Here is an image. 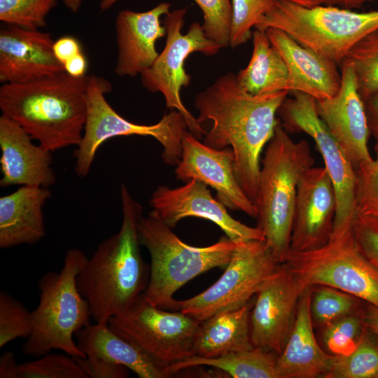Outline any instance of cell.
<instances>
[{"instance_id":"cell-1","label":"cell","mask_w":378,"mask_h":378,"mask_svg":"<svg viewBox=\"0 0 378 378\" xmlns=\"http://www.w3.org/2000/svg\"><path fill=\"white\" fill-rule=\"evenodd\" d=\"M283 90L260 95L246 92L237 74L227 73L197 93V121L213 122L204 144L216 149L230 147L237 180L247 197L256 200L260 155L279 123L276 115L287 97Z\"/></svg>"},{"instance_id":"cell-2","label":"cell","mask_w":378,"mask_h":378,"mask_svg":"<svg viewBox=\"0 0 378 378\" xmlns=\"http://www.w3.org/2000/svg\"><path fill=\"white\" fill-rule=\"evenodd\" d=\"M122 221L119 231L100 243L77 277L78 288L97 323L126 310L142 295L150 272L140 252L138 223L143 208L120 186Z\"/></svg>"},{"instance_id":"cell-3","label":"cell","mask_w":378,"mask_h":378,"mask_svg":"<svg viewBox=\"0 0 378 378\" xmlns=\"http://www.w3.org/2000/svg\"><path fill=\"white\" fill-rule=\"evenodd\" d=\"M88 79L64 71L27 83H4L1 115L52 152L78 146L87 117Z\"/></svg>"},{"instance_id":"cell-4","label":"cell","mask_w":378,"mask_h":378,"mask_svg":"<svg viewBox=\"0 0 378 378\" xmlns=\"http://www.w3.org/2000/svg\"><path fill=\"white\" fill-rule=\"evenodd\" d=\"M314 164L307 141H294L279 122L261 160L255 206L256 227L281 263L290 251L298 185Z\"/></svg>"},{"instance_id":"cell-5","label":"cell","mask_w":378,"mask_h":378,"mask_svg":"<svg viewBox=\"0 0 378 378\" xmlns=\"http://www.w3.org/2000/svg\"><path fill=\"white\" fill-rule=\"evenodd\" d=\"M87 260L80 249L68 250L60 272H47L39 279V302L31 312L32 329L22 344L24 354L38 358L60 350L72 357H85L74 337L91 324L89 304L77 285Z\"/></svg>"},{"instance_id":"cell-6","label":"cell","mask_w":378,"mask_h":378,"mask_svg":"<svg viewBox=\"0 0 378 378\" xmlns=\"http://www.w3.org/2000/svg\"><path fill=\"white\" fill-rule=\"evenodd\" d=\"M138 234L151 259L144 295L153 305L167 310H171L174 295L181 286L209 270L225 267L236 247V242L227 236L207 246L188 245L153 209L139 219Z\"/></svg>"},{"instance_id":"cell-7","label":"cell","mask_w":378,"mask_h":378,"mask_svg":"<svg viewBox=\"0 0 378 378\" xmlns=\"http://www.w3.org/2000/svg\"><path fill=\"white\" fill-rule=\"evenodd\" d=\"M279 29L302 46L339 64L363 38L378 29V10L358 13L337 6L305 7L276 0L255 29Z\"/></svg>"},{"instance_id":"cell-8","label":"cell","mask_w":378,"mask_h":378,"mask_svg":"<svg viewBox=\"0 0 378 378\" xmlns=\"http://www.w3.org/2000/svg\"><path fill=\"white\" fill-rule=\"evenodd\" d=\"M111 90V83L107 79L94 74L88 76L86 121L82 139L74 153L76 174L86 176L99 147L107 140L120 136L153 137L163 147L164 162L177 165L181 158L182 139L188 131L182 114L172 110L155 124L134 123L122 118L108 103L105 94Z\"/></svg>"},{"instance_id":"cell-9","label":"cell","mask_w":378,"mask_h":378,"mask_svg":"<svg viewBox=\"0 0 378 378\" xmlns=\"http://www.w3.org/2000/svg\"><path fill=\"white\" fill-rule=\"evenodd\" d=\"M284 262L304 288L328 286L378 307V270L349 232L308 251H290Z\"/></svg>"},{"instance_id":"cell-10","label":"cell","mask_w":378,"mask_h":378,"mask_svg":"<svg viewBox=\"0 0 378 378\" xmlns=\"http://www.w3.org/2000/svg\"><path fill=\"white\" fill-rule=\"evenodd\" d=\"M281 262L265 240L236 242L232 258L221 276L200 294L174 300L171 310L181 312L199 321L248 303Z\"/></svg>"},{"instance_id":"cell-11","label":"cell","mask_w":378,"mask_h":378,"mask_svg":"<svg viewBox=\"0 0 378 378\" xmlns=\"http://www.w3.org/2000/svg\"><path fill=\"white\" fill-rule=\"evenodd\" d=\"M200 323L181 312L153 305L143 293L126 310L111 317L108 325L166 370L192 356V339Z\"/></svg>"},{"instance_id":"cell-12","label":"cell","mask_w":378,"mask_h":378,"mask_svg":"<svg viewBox=\"0 0 378 378\" xmlns=\"http://www.w3.org/2000/svg\"><path fill=\"white\" fill-rule=\"evenodd\" d=\"M292 95L291 98L285 99L277 114L286 132L307 134L314 139L321 155L337 197V211L330 237L335 239L351 231L357 215L356 169L319 117L316 99L300 92H292Z\"/></svg>"},{"instance_id":"cell-13","label":"cell","mask_w":378,"mask_h":378,"mask_svg":"<svg viewBox=\"0 0 378 378\" xmlns=\"http://www.w3.org/2000/svg\"><path fill=\"white\" fill-rule=\"evenodd\" d=\"M186 12L187 8H182L166 15L163 21L167 37L164 48L152 66L140 76L144 87L150 92H161L167 108L179 111L188 131L200 139L206 132L186 108L180 96L181 88L188 87L190 82L184 63L195 52L210 56L217 54L220 48L205 35L202 25L198 22L192 23L186 34L181 33Z\"/></svg>"},{"instance_id":"cell-14","label":"cell","mask_w":378,"mask_h":378,"mask_svg":"<svg viewBox=\"0 0 378 378\" xmlns=\"http://www.w3.org/2000/svg\"><path fill=\"white\" fill-rule=\"evenodd\" d=\"M305 288L288 266L281 263L255 295L250 312V335L253 346L278 356L282 352Z\"/></svg>"},{"instance_id":"cell-15","label":"cell","mask_w":378,"mask_h":378,"mask_svg":"<svg viewBox=\"0 0 378 378\" xmlns=\"http://www.w3.org/2000/svg\"><path fill=\"white\" fill-rule=\"evenodd\" d=\"M208 187L195 178L175 188L159 186L153 192L149 202L163 222L171 228L183 218L197 217L215 223L234 242L265 240L258 227H249L230 216L227 207L212 196Z\"/></svg>"},{"instance_id":"cell-16","label":"cell","mask_w":378,"mask_h":378,"mask_svg":"<svg viewBox=\"0 0 378 378\" xmlns=\"http://www.w3.org/2000/svg\"><path fill=\"white\" fill-rule=\"evenodd\" d=\"M234 161L230 147L213 148L186 131L182 139L181 160L174 172L178 180L186 183L193 178L199 180L214 189L216 199L227 208L256 218L257 209L235 176Z\"/></svg>"},{"instance_id":"cell-17","label":"cell","mask_w":378,"mask_h":378,"mask_svg":"<svg viewBox=\"0 0 378 378\" xmlns=\"http://www.w3.org/2000/svg\"><path fill=\"white\" fill-rule=\"evenodd\" d=\"M337 211L332 181L325 167H312L298 188L290 251H308L330 239Z\"/></svg>"},{"instance_id":"cell-18","label":"cell","mask_w":378,"mask_h":378,"mask_svg":"<svg viewBox=\"0 0 378 378\" xmlns=\"http://www.w3.org/2000/svg\"><path fill=\"white\" fill-rule=\"evenodd\" d=\"M341 76L337 93L330 98L316 100V110L356 169L373 159L368 146L370 132L354 71L346 62H342Z\"/></svg>"},{"instance_id":"cell-19","label":"cell","mask_w":378,"mask_h":378,"mask_svg":"<svg viewBox=\"0 0 378 378\" xmlns=\"http://www.w3.org/2000/svg\"><path fill=\"white\" fill-rule=\"evenodd\" d=\"M50 33L8 25L0 31V82L22 84L64 71Z\"/></svg>"},{"instance_id":"cell-20","label":"cell","mask_w":378,"mask_h":378,"mask_svg":"<svg viewBox=\"0 0 378 378\" xmlns=\"http://www.w3.org/2000/svg\"><path fill=\"white\" fill-rule=\"evenodd\" d=\"M170 6L162 2L145 12H119L115 22L118 76L135 77L152 66L159 55L156 41L166 35L160 18L170 12Z\"/></svg>"},{"instance_id":"cell-21","label":"cell","mask_w":378,"mask_h":378,"mask_svg":"<svg viewBox=\"0 0 378 378\" xmlns=\"http://www.w3.org/2000/svg\"><path fill=\"white\" fill-rule=\"evenodd\" d=\"M32 140L17 123L3 115L0 116L1 187L20 185L48 188L55 184L52 151L39 144H34Z\"/></svg>"},{"instance_id":"cell-22","label":"cell","mask_w":378,"mask_h":378,"mask_svg":"<svg viewBox=\"0 0 378 378\" xmlns=\"http://www.w3.org/2000/svg\"><path fill=\"white\" fill-rule=\"evenodd\" d=\"M265 31L287 66L288 92L305 93L316 100L330 98L337 93L342 76L335 63L302 46L279 29L270 27Z\"/></svg>"},{"instance_id":"cell-23","label":"cell","mask_w":378,"mask_h":378,"mask_svg":"<svg viewBox=\"0 0 378 378\" xmlns=\"http://www.w3.org/2000/svg\"><path fill=\"white\" fill-rule=\"evenodd\" d=\"M311 288H306L300 298L292 330L277 357V378H324L332 367L335 355L321 348L314 332Z\"/></svg>"},{"instance_id":"cell-24","label":"cell","mask_w":378,"mask_h":378,"mask_svg":"<svg viewBox=\"0 0 378 378\" xmlns=\"http://www.w3.org/2000/svg\"><path fill=\"white\" fill-rule=\"evenodd\" d=\"M50 196L48 188L21 186L0 197V248L34 244L44 237L43 208Z\"/></svg>"},{"instance_id":"cell-25","label":"cell","mask_w":378,"mask_h":378,"mask_svg":"<svg viewBox=\"0 0 378 378\" xmlns=\"http://www.w3.org/2000/svg\"><path fill=\"white\" fill-rule=\"evenodd\" d=\"M250 312L249 302L201 321L192 339V356L215 358L253 348Z\"/></svg>"},{"instance_id":"cell-26","label":"cell","mask_w":378,"mask_h":378,"mask_svg":"<svg viewBox=\"0 0 378 378\" xmlns=\"http://www.w3.org/2000/svg\"><path fill=\"white\" fill-rule=\"evenodd\" d=\"M75 337L78 346L85 356L121 364L140 378L169 377L163 368L115 332L108 323L90 324L78 330Z\"/></svg>"},{"instance_id":"cell-27","label":"cell","mask_w":378,"mask_h":378,"mask_svg":"<svg viewBox=\"0 0 378 378\" xmlns=\"http://www.w3.org/2000/svg\"><path fill=\"white\" fill-rule=\"evenodd\" d=\"M252 40L253 52L250 61L237 74L239 85L253 95L288 91L287 66L271 43L266 31L255 29L252 32Z\"/></svg>"},{"instance_id":"cell-28","label":"cell","mask_w":378,"mask_h":378,"mask_svg":"<svg viewBox=\"0 0 378 378\" xmlns=\"http://www.w3.org/2000/svg\"><path fill=\"white\" fill-rule=\"evenodd\" d=\"M277 357L273 351L253 346L215 358L191 356L169 366L166 371L170 377L183 370L206 365L220 370L234 378H277Z\"/></svg>"},{"instance_id":"cell-29","label":"cell","mask_w":378,"mask_h":378,"mask_svg":"<svg viewBox=\"0 0 378 378\" xmlns=\"http://www.w3.org/2000/svg\"><path fill=\"white\" fill-rule=\"evenodd\" d=\"M324 378H378V336L365 326L354 350L335 356Z\"/></svg>"},{"instance_id":"cell-30","label":"cell","mask_w":378,"mask_h":378,"mask_svg":"<svg viewBox=\"0 0 378 378\" xmlns=\"http://www.w3.org/2000/svg\"><path fill=\"white\" fill-rule=\"evenodd\" d=\"M365 305L362 300L331 286L319 285L311 288L312 322L320 328L341 317L363 312Z\"/></svg>"},{"instance_id":"cell-31","label":"cell","mask_w":378,"mask_h":378,"mask_svg":"<svg viewBox=\"0 0 378 378\" xmlns=\"http://www.w3.org/2000/svg\"><path fill=\"white\" fill-rule=\"evenodd\" d=\"M355 73L358 94L363 102L378 91V29L360 40L343 60Z\"/></svg>"},{"instance_id":"cell-32","label":"cell","mask_w":378,"mask_h":378,"mask_svg":"<svg viewBox=\"0 0 378 378\" xmlns=\"http://www.w3.org/2000/svg\"><path fill=\"white\" fill-rule=\"evenodd\" d=\"M58 0H0V20L8 25L37 30Z\"/></svg>"},{"instance_id":"cell-33","label":"cell","mask_w":378,"mask_h":378,"mask_svg":"<svg viewBox=\"0 0 378 378\" xmlns=\"http://www.w3.org/2000/svg\"><path fill=\"white\" fill-rule=\"evenodd\" d=\"M363 314L341 317L321 328L322 342L330 354L343 356L354 350L365 328Z\"/></svg>"},{"instance_id":"cell-34","label":"cell","mask_w":378,"mask_h":378,"mask_svg":"<svg viewBox=\"0 0 378 378\" xmlns=\"http://www.w3.org/2000/svg\"><path fill=\"white\" fill-rule=\"evenodd\" d=\"M276 0H232L230 46L234 48L252 36L251 29L271 11Z\"/></svg>"},{"instance_id":"cell-35","label":"cell","mask_w":378,"mask_h":378,"mask_svg":"<svg viewBox=\"0 0 378 378\" xmlns=\"http://www.w3.org/2000/svg\"><path fill=\"white\" fill-rule=\"evenodd\" d=\"M18 365L17 378H88L74 357L46 354Z\"/></svg>"},{"instance_id":"cell-36","label":"cell","mask_w":378,"mask_h":378,"mask_svg":"<svg viewBox=\"0 0 378 378\" xmlns=\"http://www.w3.org/2000/svg\"><path fill=\"white\" fill-rule=\"evenodd\" d=\"M31 329V312L8 293L1 290L0 348L17 338L27 339Z\"/></svg>"},{"instance_id":"cell-37","label":"cell","mask_w":378,"mask_h":378,"mask_svg":"<svg viewBox=\"0 0 378 378\" xmlns=\"http://www.w3.org/2000/svg\"><path fill=\"white\" fill-rule=\"evenodd\" d=\"M203 13L205 35L220 48L230 46L232 5L230 0H193Z\"/></svg>"},{"instance_id":"cell-38","label":"cell","mask_w":378,"mask_h":378,"mask_svg":"<svg viewBox=\"0 0 378 378\" xmlns=\"http://www.w3.org/2000/svg\"><path fill=\"white\" fill-rule=\"evenodd\" d=\"M375 158L356 169L357 214L378 220V146Z\"/></svg>"},{"instance_id":"cell-39","label":"cell","mask_w":378,"mask_h":378,"mask_svg":"<svg viewBox=\"0 0 378 378\" xmlns=\"http://www.w3.org/2000/svg\"><path fill=\"white\" fill-rule=\"evenodd\" d=\"M352 232L360 251L378 270V220L357 214Z\"/></svg>"},{"instance_id":"cell-40","label":"cell","mask_w":378,"mask_h":378,"mask_svg":"<svg viewBox=\"0 0 378 378\" xmlns=\"http://www.w3.org/2000/svg\"><path fill=\"white\" fill-rule=\"evenodd\" d=\"M89 378H125L128 369L124 365L102 358L74 357Z\"/></svg>"},{"instance_id":"cell-41","label":"cell","mask_w":378,"mask_h":378,"mask_svg":"<svg viewBox=\"0 0 378 378\" xmlns=\"http://www.w3.org/2000/svg\"><path fill=\"white\" fill-rule=\"evenodd\" d=\"M53 50L57 59L63 64L82 52L79 41L72 36H63L54 42Z\"/></svg>"},{"instance_id":"cell-42","label":"cell","mask_w":378,"mask_h":378,"mask_svg":"<svg viewBox=\"0 0 378 378\" xmlns=\"http://www.w3.org/2000/svg\"><path fill=\"white\" fill-rule=\"evenodd\" d=\"M364 105L370 134L378 146V91L364 101Z\"/></svg>"},{"instance_id":"cell-43","label":"cell","mask_w":378,"mask_h":378,"mask_svg":"<svg viewBox=\"0 0 378 378\" xmlns=\"http://www.w3.org/2000/svg\"><path fill=\"white\" fill-rule=\"evenodd\" d=\"M66 73L74 77L86 76L88 63L83 52L77 54L64 64Z\"/></svg>"},{"instance_id":"cell-44","label":"cell","mask_w":378,"mask_h":378,"mask_svg":"<svg viewBox=\"0 0 378 378\" xmlns=\"http://www.w3.org/2000/svg\"><path fill=\"white\" fill-rule=\"evenodd\" d=\"M18 365L14 353L6 351L2 354L0 357V378H17Z\"/></svg>"},{"instance_id":"cell-45","label":"cell","mask_w":378,"mask_h":378,"mask_svg":"<svg viewBox=\"0 0 378 378\" xmlns=\"http://www.w3.org/2000/svg\"><path fill=\"white\" fill-rule=\"evenodd\" d=\"M363 317L365 326L378 336V307L365 302Z\"/></svg>"},{"instance_id":"cell-46","label":"cell","mask_w":378,"mask_h":378,"mask_svg":"<svg viewBox=\"0 0 378 378\" xmlns=\"http://www.w3.org/2000/svg\"><path fill=\"white\" fill-rule=\"evenodd\" d=\"M377 0H319L321 5L337 6L353 10L360 8L365 3Z\"/></svg>"},{"instance_id":"cell-47","label":"cell","mask_w":378,"mask_h":378,"mask_svg":"<svg viewBox=\"0 0 378 378\" xmlns=\"http://www.w3.org/2000/svg\"><path fill=\"white\" fill-rule=\"evenodd\" d=\"M83 0H63L64 5L71 12L77 13Z\"/></svg>"},{"instance_id":"cell-48","label":"cell","mask_w":378,"mask_h":378,"mask_svg":"<svg viewBox=\"0 0 378 378\" xmlns=\"http://www.w3.org/2000/svg\"><path fill=\"white\" fill-rule=\"evenodd\" d=\"M305 7L321 5L319 0H283Z\"/></svg>"},{"instance_id":"cell-49","label":"cell","mask_w":378,"mask_h":378,"mask_svg":"<svg viewBox=\"0 0 378 378\" xmlns=\"http://www.w3.org/2000/svg\"><path fill=\"white\" fill-rule=\"evenodd\" d=\"M120 0H102L99 3L100 10L102 11L106 10L112 7Z\"/></svg>"},{"instance_id":"cell-50","label":"cell","mask_w":378,"mask_h":378,"mask_svg":"<svg viewBox=\"0 0 378 378\" xmlns=\"http://www.w3.org/2000/svg\"><path fill=\"white\" fill-rule=\"evenodd\" d=\"M377 4H378V0H377Z\"/></svg>"}]
</instances>
